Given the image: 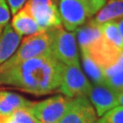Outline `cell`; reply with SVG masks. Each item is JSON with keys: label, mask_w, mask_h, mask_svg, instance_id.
<instances>
[{"label": "cell", "mask_w": 123, "mask_h": 123, "mask_svg": "<svg viewBox=\"0 0 123 123\" xmlns=\"http://www.w3.org/2000/svg\"><path fill=\"white\" fill-rule=\"evenodd\" d=\"M0 123H41L31 115L27 109L16 110L9 116L0 115Z\"/></svg>", "instance_id": "cell-18"}, {"label": "cell", "mask_w": 123, "mask_h": 123, "mask_svg": "<svg viewBox=\"0 0 123 123\" xmlns=\"http://www.w3.org/2000/svg\"><path fill=\"white\" fill-rule=\"evenodd\" d=\"M120 52L121 51L119 49L108 41L102 35L100 38L96 40L86 51L81 52V54L88 56L102 69H106L116 63Z\"/></svg>", "instance_id": "cell-9"}, {"label": "cell", "mask_w": 123, "mask_h": 123, "mask_svg": "<svg viewBox=\"0 0 123 123\" xmlns=\"http://www.w3.org/2000/svg\"><path fill=\"white\" fill-rule=\"evenodd\" d=\"M92 85L82 72L79 65H64L58 91L68 98L88 97Z\"/></svg>", "instance_id": "cell-6"}, {"label": "cell", "mask_w": 123, "mask_h": 123, "mask_svg": "<svg viewBox=\"0 0 123 123\" xmlns=\"http://www.w3.org/2000/svg\"><path fill=\"white\" fill-rule=\"evenodd\" d=\"M104 85L117 93L123 91V70L106 78Z\"/></svg>", "instance_id": "cell-20"}, {"label": "cell", "mask_w": 123, "mask_h": 123, "mask_svg": "<svg viewBox=\"0 0 123 123\" xmlns=\"http://www.w3.org/2000/svg\"><path fill=\"white\" fill-rule=\"evenodd\" d=\"M81 55H82V63H83L85 72L89 77V79H91L94 85L104 84L106 79L104 70L88 56L83 55V54H81Z\"/></svg>", "instance_id": "cell-17"}, {"label": "cell", "mask_w": 123, "mask_h": 123, "mask_svg": "<svg viewBox=\"0 0 123 123\" xmlns=\"http://www.w3.org/2000/svg\"><path fill=\"white\" fill-rule=\"evenodd\" d=\"M11 26L18 35H32L40 32L41 28L37 24L34 18L32 17L29 8L24 5L22 8L14 15Z\"/></svg>", "instance_id": "cell-11"}, {"label": "cell", "mask_w": 123, "mask_h": 123, "mask_svg": "<svg viewBox=\"0 0 123 123\" xmlns=\"http://www.w3.org/2000/svg\"><path fill=\"white\" fill-rule=\"evenodd\" d=\"M107 0H58L61 25L68 31L78 27L92 18Z\"/></svg>", "instance_id": "cell-2"}, {"label": "cell", "mask_w": 123, "mask_h": 123, "mask_svg": "<svg viewBox=\"0 0 123 123\" xmlns=\"http://www.w3.org/2000/svg\"><path fill=\"white\" fill-rule=\"evenodd\" d=\"M75 31H77L78 42L81 52L86 51L90 45L102 37L100 26L94 24L91 19L88 20Z\"/></svg>", "instance_id": "cell-15"}, {"label": "cell", "mask_w": 123, "mask_h": 123, "mask_svg": "<svg viewBox=\"0 0 123 123\" xmlns=\"http://www.w3.org/2000/svg\"><path fill=\"white\" fill-rule=\"evenodd\" d=\"M20 40L21 36L18 35L9 24L0 33V66L13 56Z\"/></svg>", "instance_id": "cell-12"}, {"label": "cell", "mask_w": 123, "mask_h": 123, "mask_svg": "<svg viewBox=\"0 0 123 123\" xmlns=\"http://www.w3.org/2000/svg\"><path fill=\"white\" fill-rule=\"evenodd\" d=\"M33 101L25 98L16 93L0 90V115L9 116L20 109H29Z\"/></svg>", "instance_id": "cell-13"}, {"label": "cell", "mask_w": 123, "mask_h": 123, "mask_svg": "<svg viewBox=\"0 0 123 123\" xmlns=\"http://www.w3.org/2000/svg\"><path fill=\"white\" fill-rule=\"evenodd\" d=\"M70 98L63 95H56L39 102H33L29 112L41 123H58L70 101Z\"/></svg>", "instance_id": "cell-5"}, {"label": "cell", "mask_w": 123, "mask_h": 123, "mask_svg": "<svg viewBox=\"0 0 123 123\" xmlns=\"http://www.w3.org/2000/svg\"><path fill=\"white\" fill-rule=\"evenodd\" d=\"M123 18V0H107L106 4L91 19L94 24L100 26L111 20Z\"/></svg>", "instance_id": "cell-14"}, {"label": "cell", "mask_w": 123, "mask_h": 123, "mask_svg": "<svg viewBox=\"0 0 123 123\" xmlns=\"http://www.w3.org/2000/svg\"><path fill=\"white\" fill-rule=\"evenodd\" d=\"M6 1L8 2V6L11 11V14L14 16L17 12H18L22 8L24 5L26 4L28 0H6Z\"/></svg>", "instance_id": "cell-23"}, {"label": "cell", "mask_w": 123, "mask_h": 123, "mask_svg": "<svg viewBox=\"0 0 123 123\" xmlns=\"http://www.w3.org/2000/svg\"><path fill=\"white\" fill-rule=\"evenodd\" d=\"M116 22H117V26H118L119 32H120V34H121V36H122L123 37V18L116 20Z\"/></svg>", "instance_id": "cell-24"}, {"label": "cell", "mask_w": 123, "mask_h": 123, "mask_svg": "<svg viewBox=\"0 0 123 123\" xmlns=\"http://www.w3.org/2000/svg\"><path fill=\"white\" fill-rule=\"evenodd\" d=\"M10 19V9L6 0H0V33L8 25Z\"/></svg>", "instance_id": "cell-21"}, {"label": "cell", "mask_w": 123, "mask_h": 123, "mask_svg": "<svg viewBox=\"0 0 123 123\" xmlns=\"http://www.w3.org/2000/svg\"><path fill=\"white\" fill-rule=\"evenodd\" d=\"M98 115L88 97L71 98L58 123H97Z\"/></svg>", "instance_id": "cell-8"}, {"label": "cell", "mask_w": 123, "mask_h": 123, "mask_svg": "<svg viewBox=\"0 0 123 123\" xmlns=\"http://www.w3.org/2000/svg\"><path fill=\"white\" fill-rule=\"evenodd\" d=\"M104 70V75H105V78H108V77H110L112 75L116 74V73H119L120 71L123 70V51L120 52V55H119L118 60L116 61L114 65H112L111 67L106 68V69H103Z\"/></svg>", "instance_id": "cell-22"}, {"label": "cell", "mask_w": 123, "mask_h": 123, "mask_svg": "<svg viewBox=\"0 0 123 123\" xmlns=\"http://www.w3.org/2000/svg\"><path fill=\"white\" fill-rule=\"evenodd\" d=\"M48 53H50V36L47 29L26 37L18 50L0 66V68H6Z\"/></svg>", "instance_id": "cell-4"}, {"label": "cell", "mask_w": 123, "mask_h": 123, "mask_svg": "<svg viewBox=\"0 0 123 123\" xmlns=\"http://www.w3.org/2000/svg\"><path fill=\"white\" fill-rule=\"evenodd\" d=\"M25 5L41 30L61 25L58 0H28Z\"/></svg>", "instance_id": "cell-7"}, {"label": "cell", "mask_w": 123, "mask_h": 123, "mask_svg": "<svg viewBox=\"0 0 123 123\" xmlns=\"http://www.w3.org/2000/svg\"><path fill=\"white\" fill-rule=\"evenodd\" d=\"M64 64L50 53L6 68H0V85L13 87L35 96L58 91Z\"/></svg>", "instance_id": "cell-1"}, {"label": "cell", "mask_w": 123, "mask_h": 123, "mask_svg": "<svg viewBox=\"0 0 123 123\" xmlns=\"http://www.w3.org/2000/svg\"><path fill=\"white\" fill-rule=\"evenodd\" d=\"M103 37L120 51H123V37L119 32L116 20H111L100 25Z\"/></svg>", "instance_id": "cell-16"}, {"label": "cell", "mask_w": 123, "mask_h": 123, "mask_svg": "<svg viewBox=\"0 0 123 123\" xmlns=\"http://www.w3.org/2000/svg\"><path fill=\"white\" fill-rule=\"evenodd\" d=\"M88 97L98 117H101L107 111L119 106L118 93L104 84L93 85Z\"/></svg>", "instance_id": "cell-10"}, {"label": "cell", "mask_w": 123, "mask_h": 123, "mask_svg": "<svg viewBox=\"0 0 123 123\" xmlns=\"http://www.w3.org/2000/svg\"><path fill=\"white\" fill-rule=\"evenodd\" d=\"M97 123H123V107L117 106L98 119Z\"/></svg>", "instance_id": "cell-19"}, {"label": "cell", "mask_w": 123, "mask_h": 123, "mask_svg": "<svg viewBox=\"0 0 123 123\" xmlns=\"http://www.w3.org/2000/svg\"><path fill=\"white\" fill-rule=\"evenodd\" d=\"M50 36V54L64 65H79L74 32L66 31L62 25L48 29Z\"/></svg>", "instance_id": "cell-3"}]
</instances>
